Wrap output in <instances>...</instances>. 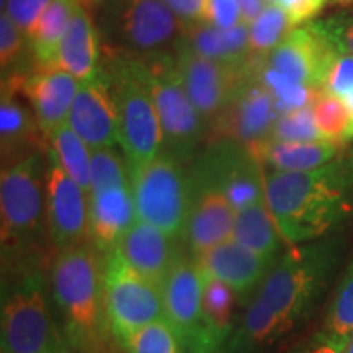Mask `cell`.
Segmentation results:
<instances>
[{"label": "cell", "instance_id": "cell-38", "mask_svg": "<svg viewBox=\"0 0 353 353\" xmlns=\"http://www.w3.org/2000/svg\"><path fill=\"white\" fill-rule=\"evenodd\" d=\"M25 43L28 44V37L7 15V12H2V17H0V64H2V70L8 69L19 59L23 52Z\"/></svg>", "mask_w": 353, "mask_h": 353}, {"label": "cell", "instance_id": "cell-34", "mask_svg": "<svg viewBox=\"0 0 353 353\" xmlns=\"http://www.w3.org/2000/svg\"><path fill=\"white\" fill-rule=\"evenodd\" d=\"M250 26V50L254 56L267 57L286 38L291 30L296 28L291 23L288 13L283 8L268 3L263 12Z\"/></svg>", "mask_w": 353, "mask_h": 353}, {"label": "cell", "instance_id": "cell-50", "mask_svg": "<svg viewBox=\"0 0 353 353\" xmlns=\"http://www.w3.org/2000/svg\"><path fill=\"white\" fill-rule=\"evenodd\" d=\"M345 353H353V335L350 337V341H348L347 347H345Z\"/></svg>", "mask_w": 353, "mask_h": 353}, {"label": "cell", "instance_id": "cell-19", "mask_svg": "<svg viewBox=\"0 0 353 353\" xmlns=\"http://www.w3.org/2000/svg\"><path fill=\"white\" fill-rule=\"evenodd\" d=\"M79 85L81 81L59 65L46 69L38 68L32 76L23 77L21 94L32 105L34 118L48 139H51V136L69 121Z\"/></svg>", "mask_w": 353, "mask_h": 353}, {"label": "cell", "instance_id": "cell-20", "mask_svg": "<svg viewBox=\"0 0 353 353\" xmlns=\"http://www.w3.org/2000/svg\"><path fill=\"white\" fill-rule=\"evenodd\" d=\"M203 272L231 286L237 299H245L259 290L275 262L229 239L195 257Z\"/></svg>", "mask_w": 353, "mask_h": 353}, {"label": "cell", "instance_id": "cell-4", "mask_svg": "<svg viewBox=\"0 0 353 353\" xmlns=\"http://www.w3.org/2000/svg\"><path fill=\"white\" fill-rule=\"evenodd\" d=\"M187 25L164 0H110L103 12V33L118 57L148 59L174 56Z\"/></svg>", "mask_w": 353, "mask_h": 353}, {"label": "cell", "instance_id": "cell-16", "mask_svg": "<svg viewBox=\"0 0 353 353\" xmlns=\"http://www.w3.org/2000/svg\"><path fill=\"white\" fill-rule=\"evenodd\" d=\"M203 275L196 262L179 259L162 285L165 319L183 353H208L201 306Z\"/></svg>", "mask_w": 353, "mask_h": 353}, {"label": "cell", "instance_id": "cell-21", "mask_svg": "<svg viewBox=\"0 0 353 353\" xmlns=\"http://www.w3.org/2000/svg\"><path fill=\"white\" fill-rule=\"evenodd\" d=\"M172 239L174 237L159 228L136 219L114 250L132 270L145 280L162 286L179 260Z\"/></svg>", "mask_w": 353, "mask_h": 353}, {"label": "cell", "instance_id": "cell-47", "mask_svg": "<svg viewBox=\"0 0 353 353\" xmlns=\"http://www.w3.org/2000/svg\"><path fill=\"white\" fill-rule=\"evenodd\" d=\"M342 99V101L343 103H345V107H347V110L348 112H350V114H352V118H353V88L350 92H347L345 95L343 97H341Z\"/></svg>", "mask_w": 353, "mask_h": 353}, {"label": "cell", "instance_id": "cell-8", "mask_svg": "<svg viewBox=\"0 0 353 353\" xmlns=\"http://www.w3.org/2000/svg\"><path fill=\"white\" fill-rule=\"evenodd\" d=\"M38 152L8 169L0 179L2 247L20 250L37 244L46 223V161Z\"/></svg>", "mask_w": 353, "mask_h": 353}, {"label": "cell", "instance_id": "cell-30", "mask_svg": "<svg viewBox=\"0 0 353 353\" xmlns=\"http://www.w3.org/2000/svg\"><path fill=\"white\" fill-rule=\"evenodd\" d=\"M51 148L59 157L65 172L88 193L90 192V169H92V149L77 134L69 123L61 126L51 136Z\"/></svg>", "mask_w": 353, "mask_h": 353}, {"label": "cell", "instance_id": "cell-5", "mask_svg": "<svg viewBox=\"0 0 353 353\" xmlns=\"http://www.w3.org/2000/svg\"><path fill=\"white\" fill-rule=\"evenodd\" d=\"M110 88L117 105L123 152L130 172L138 170L154 161L164 144L156 105L138 61L118 57Z\"/></svg>", "mask_w": 353, "mask_h": 353}, {"label": "cell", "instance_id": "cell-9", "mask_svg": "<svg viewBox=\"0 0 353 353\" xmlns=\"http://www.w3.org/2000/svg\"><path fill=\"white\" fill-rule=\"evenodd\" d=\"M103 291L108 325L121 348L149 324L165 319L162 286L145 280L113 250L105 255Z\"/></svg>", "mask_w": 353, "mask_h": 353}, {"label": "cell", "instance_id": "cell-3", "mask_svg": "<svg viewBox=\"0 0 353 353\" xmlns=\"http://www.w3.org/2000/svg\"><path fill=\"white\" fill-rule=\"evenodd\" d=\"M99 254L92 244H83L59 252L52 265L54 301L70 347L81 353H101L112 334Z\"/></svg>", "mask_w": 353, "mask_h": 353}, {"label": "cell", "instance_id": "cell-45", "mask_svg": "<svg viewBox=\"0 0 353 353\" xmlns=\"http://www.w3.org/2000/svg\"><path fill=\"white\" fill-rule=\"evenodd\" d=\"M345 343L332 341L325 334L319 332L309 342V345L303 353H345Z\"/></svg>", "mask_w": 353, "mask_h": 353}, {"label": "cell", "instance_id": "cell-22", "mask_svg": "<svg viewBox=\"0 0 353 353\" xmlns=\"http://www.w3.org/2000/svg\"><path fill=\"white\" fill-rule=\"evenodd\" d=\"M90 244L100 254H112L121 237L136 223L131 185L108 187L88 193Z\"/></svg>", "mask_w": 353, "mask_h": 353}, {"label": "cell", "instance_id": "cell-6", "mask_svg": "<svg viewBox=\"0 0 353 353\" xmlns=\"http://www.w3.org/2000/svg\"><path fill=\"white\" fill-rule=\"evenodd\" d=\"M130 174L136 218L174 239L185 236L193 206V188L183 164L162 151L149 164Z\"/></svg>", "mask_w": 353, "mask_h": 353}, {"label": "cell", "instance_id": "cell-29", "mask_svg": "<svg viewBox=\"0 0 353 353\" xmlns=\"http://www.w3.org/2000/svg\"><path fill=\"white\" fill-rule=\"evenodd\" d=\"M280 237L267 200L237 211L232 239L252 252L275 262L280 250ZM283 239V237H281Z\"/></svg>", "mask_w": 353, "mask_h": 353}, {"label": "cell", "instance_id": "cell-43", "mask_svg": "<svg viewBox=\"0 0 353 353\" xmlns=\"http://www.w3.org/2000/svg\"><path fill=\"white\" fill-rule=\"evenodd\" d=\"M267 3L281 7L288 13L293 26L307 23L324 8L327 0H267Z\"/></svg>", "mask_w": 353, "mask_h": 353}, {"label": "cell", "instance_id": "cell-11", "mask_svg": "<svg viewBox=\"0 0 353 353\" xmlns=\"http://www.w3.org/2000/svg\"><path fill=\"white\" fill-rule=\"evenodd\" d=\"M263 57L252 56L245 76L242 77L226 108L211 121L210 139H232L254 148L270 139L273 126L280 117L275 100L259 77Z\"/></svg>", "mask_w": 353, "mask_h": 353}, {"label": "cell", "instance_id": "cell-42", "mask_svg": "<svg viewBox=\"0 0 353 353\" xmlns=\"http://www.w3.org/2000/svg\"><path fill=\"white\" fill-rule=\"evenodd\" d=\"M208 23L218 28L229 30L234 26L244 23L242 12L237 0H210Z\"/></svg>", "mask_w": 353, "mask_h": 353}, {"label": "cell", "instance_id": "cell-10", "mask_svg": "<svg viewBox=\"0 0 353 353\" xmlns=\"http://www.w3.org/2000/svg\"><path fill=\"white\" fill-rule=\"evenodd\" d=\"M190 182L193 196L203 190H216L236 211L267 200L263 165L252 149L232 139L213 141L190 172Z\"/></svg>", "mask_w": 353, "mask_h": 353}, {"label": "cell", "instance_id": "cell-17", "mask_svg": "<svg viewBox=\"0 0 353 353\" xmlns=\"http://www.w3.org/2000/svg\"><path fill=\"white\" fill-rule=\"evenodd\" d=\"M68 123L92 151L120 144L117 105L103 74L81 82Z\"/></svg>", "mask_w": 353, "mask_h": 353}, {"label": "cell", "instance_id": "cell-15", "mask_svg": "<svg viewBox=\"0 0 353 353\" xmlns=\"http://www.w3.org/2000/svg\"><path fill=\"white\" fill-rule=\"evenodd\" d=\"M342 50L325 34L316 21L296 26L265 57V63L291 81L322 92L334 57Z\"/></svg>", "mask_w": 353, "mask_h": 353}, {"label": "cell", "instance_id": "cell-46", "mask_svg": "<svg viewBox=\"0 0 353 353\" xmlns=\"http://www.w3.org/2000/svg\"><path fill=\"white\" fill-rule=\"evenodd\" d=\"M239 3L242 19H244V23L250 25L252 21L257 19L260 13L263 12V8L268 6L267 0H237Z\"/></svg>", "mask_w": 353, "mask_h": 353}, {"label": "cell", "instance_id": "cell-7", "mask_svg": "<svg viewBox=\"0 0 353 353\" xmlns=\"http://www.w3.org/2000/svg\"><path fill=\"white\" fill-rule=\"evenodd\" d=\"M136 61L156 105L164 136V152L185 165L205 139V120L176 76L174 56Z\"/></svg>", "mask_w": 353, "mask_h": 353}, {"label": "cell", "instance_id": "cell-48", "mask_svg": "<svg viewBox=\"0 0 353 353\" xmlns=\"http://www.w3.org/2000/svg\"><path fill=\"white\" fill-rule=\"evenodd\" d=\"M329 6H341V7H345V6H350L353 3V0H327Z\"/></svg>", "mask_w": 353, "mask_h": 353}, {"label": "cell", "instance_id": "cell-12", "mask_svg": "<svg viewBox=\"0 0 353 353\" xmlns=\"http://www.w3.org/2000/svg\"><path fill=\"white\" fill-rule=\"evenodd\" d=\"M2 353H70L34 280L3 301Z\"/></svg>", "mask_w": 353, "mask_h": 353}, {"label": "cell", "instance_id": "cell-35", "mask_svg": "<svg viewBox=\"0 0 353 353\" xmlns=\"http://www.w3.org/2000/svg\"><path fill=\"white\" fill-rule=\"evenodd\" d=\"M270 139L283 141V143H317L325 141L317 128L314 110L311 107L296 110L278 117L273 126Z\"/></svg>", "mask_w": 353, "mask_h": 353}, {"label": "cell", "instance_id": "cell-24", "mask_svg": "<svg viewBox=\"0 0 353 353\" xmlns=\"http://www.w3.org/2000/svg\"><path fill=\"white\" fill-rule=\"evenodd\" d=\"M57 64L77 81H94L101 74L99 37L90 13L79 6L59 44Z\"/></svg>", "mask_w": 353, "mask_h": 353}, {"label": "cell", "instance_id": "cell-33", "mask_svg": "<svg viewBox=\"0 0 353 353\" xmlns=\"http://www.w3.org/2000/svg\"><path fill=\"white\" fill-rule=\"evenodd\" d=\"M312 110L317 128L325 141L341 144L353 139V118L341 97L317 92Z\"/></svg>", "mask_w": 353, "mask_h": 353}, {"label": "cell", "instance_id": "cell-37", "mask_svg": "<svg viewBox=\"0 0 353 353\" xmlns=\"http://www.w3.org/2000/svg\"><path fill=\"white\" fill-rule=\"evenodd\" d=\"M128 353H183L182 343L176 337L175 330L167 322L161 319L148 327L139 330L126 347Z\"/></svg>", "mask_w": 353, "mask_h": 353}, {"label": "cell", "instance_id": "cell-25", "mask_svg": "<svg viewBox=\"0 0 353 353\" xmlns=\"http://www.w3.org/2000/svg\"><path fill=\"white\" fill-rule=\"evenodd\" d=\"M182 44L196 54L226 64H242L252 57L250 26L247 23L229 30L218 28L208 21L187 25Z\"/></svg>", "mask_w": 353, "mask_h": 353}, {"label": "cell", "instance_id": "cell-40", "mask_svg": "<svg viewBox=\"0 0 353 353\" xmlns=\"http://www.w3.org/2000/svg\"><path fill=\"white\" fill-rule=\"evenodd\" d=\"M52 0H7V15L28 37Z\"/></svg>", "mask_w": 353, "mask_h": 353}, {"label": "cell", "instance_id": "cell-32", "mask_svg": "<svg viewBox=\"0 0 353 353\" xmlns=\"http://www.w3.org/2000/svg\"><path fill=\"white\" fill-rule=\"evenodd\" d=\"M321 332L345 345L353 335V259L339 281Z\"/></svg>", "mask_w": 353, "mask_h": 353}, {"label": "cell", "instance_id": "cell-44", "mask_svg": "<svg viewBox=\"0 0 353 353\" xmlns=\"http://www.w3.org/2000/svg\"><path fill=\"white\" fill-rule=\"evenodd\" d=\"M185 25L208 20L210 0H164Z\"/></svg>", "mask_w": 353, "mask_h": 353}, {"label": "cell", "instance_id": "cell-18", "mask_svg": "<svg viewBox=\"0 0 353 353\" xmlns=\"http://www.w3.org/2000/svg\"><path fill=\"white\" fill-rule=\"evenodd\" d=\"M20 77H3L0 101V143H2V169H8L30 156L48 152L46 136L34 114L21 103L17 92L21 90Z\"/></svg>", "mask_w": 353, "mask_h": 353}, {"label": "cell", "instance_id": "cell-26", "mask_svg": "<svg viewBox=\"0 0 353 353\" xmlns=\"http://www.w3.org/2000/svg\"><path fill=\"white\" fill-rule=\"evenodd\" d=\"M252 152L260 164L270 170L304 172L324 167L334 161L339 154V144L330 141L317 143H283V141L267 139L254 145Z\"/></svg>", "mask_w": 353, "mask_h": 353}, {"label": "cell", "instance_id": "cell-49", "mask_svg": "<svg viewBox=\"0 0 353 353\" xmlns=\"http://www.w3.org/2000/svg\"><path fill=\"white\" fill-rule=\"evenodd\" d=\"M83 7H97L99 3L103 2V0H79Z\"/></svg>", "mask_w": 353, "mask_h": 353}, {"label": "cell", "instance_id": "cell-36", "mask_svg": "<svg viewBox=\"0 0 353 353\" xmlns=\"http://www.w3.org/2000/svg\"><path fill=\"white\" fill-rule=\"evenodd\" d=\"M130 170L120 154L113 148L94 149L92 151V169H90V192L103 190L108 187H123L131 185ZM88 192V193H90Z\"/></svg>", "mask_w": 353, "mask_h": 353}, {"label": "cell", "instance_id": "cell-27", "mask_svg": "<svg viewBox=\"0 0 353 353\" xmlns=\"http://www.w3.org/2000/svg\"><path fill=\"white\" fill-rule=\"evenodd\" d=\"M201 270V268H200ZM201 306L208 353H224L234 334V307L237 294L231 286L201 270Z\"/></svg>", "mask_w": 353, "mask_h": 353}, {"label": "cell", "instance_id": "cell-13", "mask_svg": "<svg viewBox=\"0 0 353 353\" xmlns=\"http://www.w3.org/2000/svg\"><path fill=\"white\" fill-rule=\"evenodd\" d=\"M46 157V231L57 252H64L90 239L88 193L65 172L51 144Z\"/></svg>", "mask_w": 353, "mask_h": 353}, {"label": "cell", "instance_id": "cell-14", "mask_svg": "<svg viewBox=\"0 0 353 353\" xmlns=\"http://www.w3.org/2000/svg\"><path fill=\"white\" fill-rule=\"evenodd\" d=\"M250 59L242 64L219 63L180 44L174 54L176 76L203 120L211 123L226 108L245 76Z\"/></svg>", "mask_w": 353, "mask_h": 353}, {"label": "cell", "instance_id": "cell-41", "mask_svg": "<svg viewBox=\"0 0 353 353\" xmlns=\"http://www.w3.org/2000/svg\"><path fill=\"white\" fill-rule=\"evenodd\" d=\"M316 25L324 32L342 51L353 54V12L339 13L325 20H317Z\"/></svg>", "mask_w": 353, "mask_h": 353}, {"label": "cell", "instance_id": "cell-23", "mask_svg": "<svg viewBox=\"0 0 353 353\" xmlns=\"http://www.w3.org/2000/svg\"><path fill=\"white\" fill-rule=\"evenodd\" d=\"M236 213L237 211L221 192L203 190L195 193L185 229V237L195 257L232 239Z\"/></svg>", "mask_w": 353, "mask_h": 353}, {"label": "cell", "instance_id": "cell-2", "mask_svg": "<svg viewBox=\"0 0 353 353\" xmlns=\"http://www.w3.org/2000/svg\"><path fill=\"white\" fill-rule=\"evenodd\" d=\"M265 192L278 231L291 245L325 236L353 210L350 170L342 161L314 170L265 172Z\"/></svg>", "mask_w": 353, "mask_h": 353}, {"label": "cell", "instance_id": "cell-39", "mask_svg": "<svg viewBox=\"0 0 353 353\" xmlns=\"http://www.w3.org/2000/svg\"><path fill=\"white\" fill-rule=\"evenodd\" d=\"M353 88V54L341 51L330 63L322 92L343 97Z\"/></svg>", "mask_w": 353, "mask_h": 353}, {"label": "cell", "instance_id": "cell-1", "mask_svg": "<svg viewBox=\"0 0 353 353\" xmlns=\"http://www.w3.org/2000/svg\"><path fill=\"white\" fill-rule=\"evenodd\" d=\"M337 252L332 242L288 250L260 285L224 353H257L296 327L327 286Z\"/></svg>", "mask_w": 353, "mask_h": 353}, {"label": "cell", "instance_id": "cell-28", "mask_svg": "<svg viewBox=\"0 0 353 353\" xmlns=\"http://www.w3.org/2000/svg\"><path fill=\"white\" fill-rule=\"evenodd\" d=\"M79 6V0H52L30 32L28 46L39 69L59 65V44Z\"/></svg>", "mask_w": 353, "mask_h": 353}, {"label": "cell", "instance_id": "cell-31", "mask_svg": "<svg viewBox=\"0 0 353 353\" xmlns=\"http://www.w3.org/2000/svg\"><path fill=\"white\" fill-rule=\"evenodd\" d=\"M259 77L272 94L280 114L311 107L317 95L316 90L291 81L281 72H278L276 69H273L272 65H268L265 63V57L259 65Z\"/></svg>", "mask_w": 353, "mask_h": 353}]
</instances>
